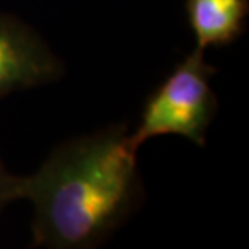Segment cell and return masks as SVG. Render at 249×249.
Here are the masks:
<instances>
[{
	"label": "cell",
	"instance_id": "4",
	"mask_svg": "<svg viewBox=\"0 0 249 249\" xmlns=\"http://www.w3.org/2000/svg\"><path fill=\"white\" fill-rule=\"evenodd\" d=\"M185 8L199 52L230 46L246 29L249 0H186Z\"/></svg>",
	"mask_w": 249,
	"mask_h": 249
},
{
	"label": "cell",
	"instance_id": "2",
	"mask_svg": "<svg viewBox=\"0 0 249 249\" xmlns=\"http://www.w3.org/2000/svg\"><path fill=\"white\" fill-rule=\"evenodd\" d=\"M215 73L217 68L204 60V52L194 49L146 99L136 131L128 134L129 144L138 149L151 138L178 134L202 147L218 110L211 88Z\"/></svg>",
	"mask_w": 249,
	"mask_h": 249
},
{
	"label": "cell",
	"instance_id": "3",
	"mask_svg": "<svg viewBox=\"0 0 249 249\" xmlns=\"http://www.w3.org/2000/svg\"><path fill=\"white\" fill-rule=\"evenodd\" d=\"M63 67L31 28L0 13V99L60 78Z\"/></svg>",
	"mask_w": 249,
	"mask_h": 249
},
{
	"label": "cell",
	"instance_id": "5",
	"mask_svg": "<svg viewBox=\"0 0 249 249\" xmlns=\"http://www.w3.org/2000/svg\"><path fill=\"white\" fill-rule=\"evenodd\" d=\"M19 197H21V177L10 175L0 162V212L7 204Z\"/></svg>",
	"mask_w": 249,
	"mask_h": 249
},
{
	"label": "cell",
	"instance_id": "1",
	"mask_svg": "<svg viewBox=\"0 0 249 249\" xmlns=\"http://www.w3.org/2000/svg\"><path fill=\"white\" fill-rule=\"evenodd\" d=\"M136 151L115 124L62 144L21 177V197L34 206L33 246L92 248L120 227L142 196Z\"/></svg>",
	"mask_w": 249,
	"mask_h": 249
}]
</instances>
